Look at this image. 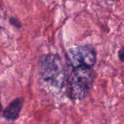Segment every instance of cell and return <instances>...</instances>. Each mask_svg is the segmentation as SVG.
I'll use <instances>...</instances> for the list:
<instances>
[{"mask_svg": "<svg viewBox=\"0 0 124 124\" xmlns=\"http://www.w3.org/2000/svg\"><path fill=\"white\" fill-rule=\"evenodd\" d=\"M95 78V72L90 67L78 66L73 68L66 82L69 97L74 100L84 99L92 89Z\"/></svg>", "mask_w": 124, "mask_h": 124, "instance_id": "obj_1", "label": "cell"}, {"mask_svg": "<svg viewBox=\"0 0 124 124\" xmlns=\"http://www.w3.org/2000/svg\"><path fill=\"white\" fill-rule=\"evenodd\" d=\"M39 68L41 78L51 88L61 89L67 82L64 65L57 54H46L41 57Z\"/></svg>", "mask_w": 124, "mask_h": 124, "instance_id": "obj_2", "label": "cell"}, {"mask_svg": "<svg viewBox=\"0 0 124 124\" xmlns=\"http://www.w3.org/2000/svg\"><path fill=\"white\" fill-rule=\"evenodd\" d=\"M68 57L73 68L86 66L92 68L97 61V52L90 44L78 45L68 50Z\"/></svg>", "mask_w": 124, "mask_h": 124, "instance_id": "obj_3", "label": "cell"}, {"mask_svg": "<svg viewBox=\"0 0 124 124\" xmlns=\"http://www.w3.org/2000/svg\"><path fill=\"white\" fill-rule=\"evenodd\" d=\"M24 102V99L23 97L17 98L12 101L8 107L6 108L4 116L8 121H15L16 120L20 115V113L22 110Z\"/></svg>", "mask_w": 124, "mask_h": 124, "instance_id": "obj_4", "label": "cell"}, {"mask_svg": "<svg viewBox=\"0 0 124 124\" xmlns=\"http://www.w3.org/2000/svg\"><path fill=\"white\" fill-rule=\"evenodd\" d=\"M10 23L12 25L17 27V28H20L21 27V24L17 20V19H15V18H11L10 19Z\"/></svg>", "mask_w": 124, "mask_h": 124, "instance_id": "obj_5", "label": "cell"}, {"mask_svg": "<svg viewBox=\"0 0 124 124\" xmlns=\"http://www.w3.org/2000/svg\"><path fill=\"white\" fill-rule=\"evenodd\" d=\"M118 58L121 62H124V47H122L118 51Z\"/></svg>", "mask_w": 124, "mask_h": 124, "instance_id": "obj_6", "label": "cell"}, {"mask_svg": "<svg viewBox=\"0 0 124 124\" xmlns=\"http://www.w3.org/2000/svg\"><path fill=\"white\" fill-rule=\"evenodd\" d=\"M1 101H0V111H1Z\"/></svg>", "mask_w": 124, "mask_h": 124, "instance_id": "obj_7", "label": "cell"}]
</instances>
